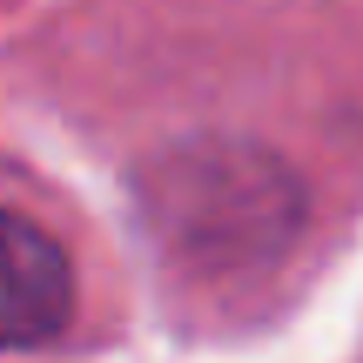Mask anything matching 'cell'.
Wrapping results in <instances>:
<instances>
[{"label": "cell", "instance_id": "obj_1", "mask_svg": "<svg viewBox=\"0 0 363 363\" xmlns=\"http://www.w3.org/2000/svg\"><path fill=\"white\" fill-rule=\"evenodd\" d=\"M74 310V269L27 216L0 208V350L48 343Z\"/></svg>", "mask_w": 363, "mask_h": 363}]
</instances>
